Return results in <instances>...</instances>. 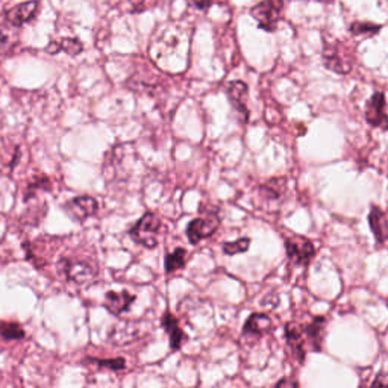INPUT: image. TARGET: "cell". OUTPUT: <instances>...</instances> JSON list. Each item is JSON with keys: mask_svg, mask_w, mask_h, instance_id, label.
I'll use <instances>...</instances> for the list:
<instances>
[{"mask_svg": "<svg viewBox=\"0 0 388 388\" xmlns=\"http://www.w3.org/2000/svg\"><path fill=\"white\" fill-rule=\"evenodd\" d=\"M161 229V220L154 213H146L129 231L131 238L145 246L146 249H154L158 246V235Z\"/></svg>", "mask_w": 388, "mask_h": 388, "instance_id": "obj_1", "label": "cell"}, {"mask_svg": "<svg viewBox=\"0 0 388 388\" xmlns=\"http://www.w3.org/2000/svg\"><path fill=\"white\" fill-rule=\"evenodd\" d=\"M282 8H284V0H261L251 9V16L263 31L275 32L280 21Z\"/></svg>", "mask_w": 388, "mask_h": 388, "instance_id": "obj_2", "label": "cell"}, {"mask_svg": "<svg viewBox=\"0 0 388 388\" xmlns=\"http://www.w3.org/2000/svg\"><path fill=\"white\" fill-rule=\"evenodd\" d=\"M285 251L288 260L298 266H308L315 256V246L302 235L288 237L285 240Z\"/></svg>", "mask_w": 388, "mask_h": 388, "instance_id": "obj_3", "label": "cell"}, {"mask_svg": "<svg viewBox=\"0 0 388 388\" xmlns=\"http://www.w3.org/2000/svg\"><path fill=\"white\" fill-rule=\"evenodd\" d=\"M323 63L329 70H332V72H335L338 75L350 73L352 65H354L347 51L337 41L332 43V44H326L325 46Z\"/></svg>", "mask_w": 388, "mask_h": 388, "instance_id": "obj_4", "label": "cell"}, {"mask_svg": "<svg viewBox=\"0 0 388 388\" xmlns=\"http://www.w3.org/2000/svg\"><path fill=\"white\" fill-rule=\"evenodd\" d=\"M220 226V219L217 214H209L193 219L187 226V237L192 244H197L205 238L214 235Z\"/></svg>", "mask_w": 388, "mask_h": 388, "instance_id": "obj_5", "label": "cell"}, {"mask_svg": "<svg viewBox=\"0 0 388 388\" xmlns=\"http://www.w3.org/2000/svg\"><path fill=\"white\" fill-rule=\"evenodd\" d=\"M366 120L373 127L388 129V114H387V100L385 94L376 91L366 107Z\"/></svg>", "mask_w": 388, "mask_h": 388, "instance_id": "obj_6", "label": "cell"}, {"mask_svg": "<svg viewBox=\"0 0 388 388\" xmlns=\"http://www.w3.org/2000/svg\"><path fill=\"white\" fill-rule=\"evenodd\" d=\"M226 94H228L232 108L238 112L241 122L248 123L251 114H249L248 107H246V99H248V94H249V88H248V85H246V82H243V80L229 82V85L226 88Z\"/></svg>", "mask_w": 388, "mask_h": 388, "instance_id": "obj_7", "label": "cell"}, {"mask_svg": "<svg viewBox=\"0 0 388 388\" xmlns=\"http://www.w3.org/2000/svg\"><path fill=\"white\" fill-rule=\"evenodd\" d=\"M64 208L70 217L75 219L76 221H84L98 213L99 204L91 196H79L67 202Z\"/></svg>", "mask_w": 388, "mask_h": 388, "instance_id": "obj_8", "label": "cell"}, {"mask_svg": "<svg viewBox=\"0 0 388 388\" xmlns=\"http://www.w3.org/2000/svg\"><path fill=\"white\" fill-rule=\"evenodd\" d=\"M38 6H40L38 0H28V2H23L8 9L5 17L9 25L20 28L35 19V16L38 13Z\"/></svg>", "mask_w": 388, "mask_h": 388, "instance_id": "obj_9", "label": "cell"}, {"mask_svg": "<svg viewBox=\"0 0 388 388\" xmlns=\"http://www.w3.org/2000/svg\"><path fill=\"white\" fill-rule=\"evenodd\" d=\"M285 338L290 349L293 350V354L299 358V362H302L305 358V345H307V335H305L303 325L298 322L287 323Z\"/></svg>", "mask_w": 388, "mask_h": 388, "instance_id": "obj_10", "label": "cell"}, {"mask_svg": "<svg viewBox=\"0 0 388 388\" xmlns=\"http://www.w3.org/2000/svg\"><path fill=\"white\" fill-rule=\"evenodd\" d=\"M135 302V296L129 291H108L105 295V308L112 315H120L126 313Z\"/></svg>", "mask_w": 388, "mask_h": 388, "instance_id": "obj_11", "label": "cell"}, {"mask_svg": "<svg viewBox=\"0 0 388 388\" xmlns=\"http://www.w3.org/2000/svg\"><path fill=\"white\" fill-rule=\"evenodd\" d=\"M64 273L70 280L76 282V284H87L94 276H96V270L90 264L84 261H63Z\"/></svg>", "mask_w": 388, "mask_h": 388, "instance_id": "obj_12", "label": "cell"}, {"mask_svg": "<svg viewBox=\"0 0 388 388\" xmlns=\"http://www.w3.org/2000/svg\"><path fill=\"white\" fill-rule=\"evenodd\" d=\"M272 326H273L272 319H270L267 314L255 313V314L249 315V319L246 320L244 327H243V334L249 335V337L260 338L264 334L272 331Z\"/></svg>", "mask_w": 388, "mask_h": 388, "instance_id": "obj_13", "label": "cell"}, {"mask_svg": "<svg viewBox=\"0 0 388 388\" xmlns=\"http://www.w3.org/2000/svg\"><path fill=\"white\" fill-rule=\"evenodd\" d=\"M369 225L374 235L376 243L381 246L388 241V219L376 205H372L370 208Z\"/></svg>", "mask_w": 388, "mask_h": 388, "instance_id": "obj_14", "label": "cell"}, {"mask_svg": "<svg viewBox=\"0 0 388 388\" xmlns=\"http://www.w3.org/2000/svg\"><path fill=\"white\" fill-rule=\"evenodd\" d=\"M161 325L162 327L166 329V332L169 334V338H170V347L172 350H179L182 343L185 342V334L184 331L181 329L178 320L174 319V317L167 311L166 314L162 315V320H161Z\"/></svg>", "mask_w": 388, "mask_h": 388, "instance_id": "obj_15", "label": "cell"}, {"mask_svg": "<svg viewBox=\"0 0 388 388\" xmlns=\"http://www.w3.org/2000/svg\"><path fill=\"white\" fill-rule=\"evenodd\" d=\"M326 319L325 317H313L308 325H303L305 335H307V343L313 346L314 350H320V342H322V331L325 327Z\"/></svg>", "mask_w": 388, "mask_h": 388, "instance_id": "obj_16", "label": "cell"}, {"mask_svg": "<svg viewBox=\"0 0 388 388\" xmlns=\"http://www.w3.org/2000/svg\"><path fill=\"white\" fill-rule=\"evenodd\" d=\"M82 51H84V46L78 38H61L60 41H52L49 46L46 47V52L51 55H56L58 52H65L70 56H76Z\"/></svg>", "mask_w": 388, "mask_h": 388, "instance_id": "obj_17", "label": "cell"}, {"mask_svg": "<svg viewBox=\"0 0 388 388\" xmlns=\"http://www.w3.org/2000/svg\"><path fill=\"white\" fill-rule=\"evenodd\" d=\"M187 263V251L184 248H176L166 256V272L172 273L176 270L184 268Z\"/></svg>", "mask_w": 388, "mask_h": 388, "instance_id": "obj_18", "label": "cell"}, {"mask_svg": "<svg viewBox=\"0 0 388 388\" xmlns=\"http://www.w3.org/2000/svg\"><path fill=\"white\" fill-rule=\"evenodd\" d=\"M25 331H23L19 323L11 322H0V338L5 342H11V340H21L25 338Z\"/></svg>", "mask_w": 388, "mask_h": 388, "instance_id": "obj_19", "label": "cell"}, {"mask_svg": "<svg viewBox=\"0 0 388 388\" xmlns=\"http://www.w3.org/2000/svg\"><path fill=\"white\" fill-rule=\"evenodd\" d=\"M251 246V238H240L237 241H228L223 244V252H225V255H237V253H244L246 251L249 249Z\"/></svg>", "mask_w": 388, "mask_h": 388, "instance_id": "obj_20", "label": "cell"}, {"mask_svg": "<svg viewBox=\"0 0 388 388\" xmlns=\"http://www.w3.org/2000/svg\"><path fill=\"white\" fill-rule=\"evenodd\" d=\"M381 29L379 25H374L370 21H355L354 25L350 26V32L354 35H373L378 33Z\"/></svg>", "mask_w": 388, "mask_h": 388, "instance_id": "obj_21", "label": "cell"}, {"mask_svg": "<svg viewBox=\"0 0 388 388\" xmlns=\"http://www.w3.org/2000/svg\"><path fill=\"white\" fill-rule=\"evenodd\" d=\"M159 4V0H129V6H131V13L140 14L155 8Z\"/></svg>", "mask_w": 388, "mask_h": 388, "instance_id": "obj_22", "label": "cell"}, {"mask_svg": "<svg viewBox=\"0 0 388 388\" xmlns=\"http://www.w3.org/2000/svg\"><path fill=\"white\" fill-rule=\"evenodd\" d=\"M90 361L96 362L99 367H107L111 370H123L126 367V361L123 358H112V360H91Z\"/></svg>", "mask_w": 388, "mask_h": 388, "instance_id": "obj_23", "label": "cell"}, {"mask_svg": "<svg viewBox=\"0 0 388 388\" xmlns=\"http://www.w3.org/2000/svg\"><path fill=\"white\" fill-rule=\"evenodd\" d=\"M190 2L197 8V9H208V8H211V6H213L216 2H217V0H190Z\"/></svg>", "mask_w": 388, "mask_h": 388, "instance_id": "obj_24", "label": "cell"}, {"mask_svg": "<svg viewBox=\"0 0 388 388\" xmlns=\"http://www.w3.org/2000/svg\"><path fill=\"white\" fill-rule=\"evenodd\" d=\"M6 44H8V32L2 25H0V51H2Z\"/></svg>", "mask_w": 388, "mask_h": 388, "instance_id": "obj_25", "label": "cell"}, {"mask_svg": "<svg viewBox=\"0 0 388 388\" xmlns=\"http://www.w3.org/2000/svg\"><path fill=\"white\" fill-rule=\"evenodd\" d=\"M372 384H373V385H387V387H388V376L379 373V374H378V378H376Z\"/></svg>", "mask_w": 388, "mask_h": 388, "instance_id": "obj_26", "label": "cell"}, {"mask_svg": "<svg viewBox=\"0 0 388 388\" xmlns=\"http://www.w3.org/2000/svg\"><path fill=\"white\" fill-rule=\"evenodd\" d=\"M276 387H299V381H293V379H282L276 384Z\"/></svg>", "mask_w": 388, "mask_h": 388, "instance_id": "obj_27", "label": "cell"}]
</instances>
